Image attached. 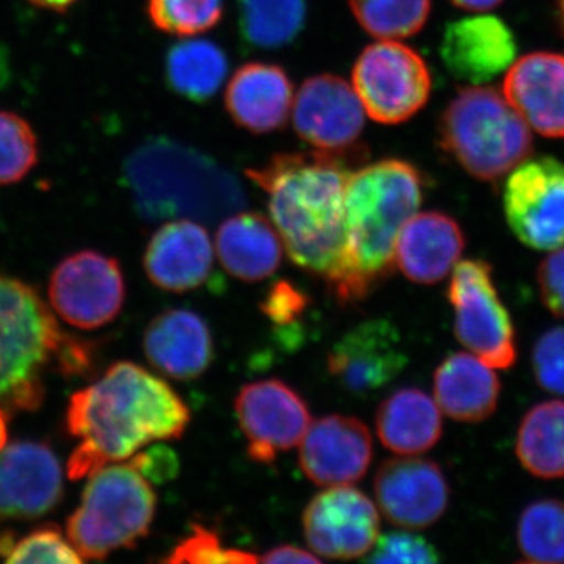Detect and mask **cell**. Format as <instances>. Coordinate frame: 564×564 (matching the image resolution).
Wrapping results in <instances>:
<instances>
[{
  "instance_id": "cell-1",
  "label": "cell",
  "mask_w": 564,
  "mask_h": 564,
  "mask_svg": "<svg viewBox=\"0 0 564 564\" xmlns=\"http://www.w3.org/2000/svg\"><path fill=\"white\" fill-rule=\"evenodd\" d=\"M364 144L350 150L282 152L247 176L269 196L270 217L292 262L317 274L336 293L345 274V188L366 162Z\"/></svg>"
},
{
  "instance_id": "cell-2",
  "label": "cell",
  "mask_w": 564,
  "mask_h": 564,
  "mask_svg": "<svg viewBox=\"0 0 564 564\" xmlns=\"http://www.w3.org/2000/svg\"><path fill=\"white\" fill-rule=\"evenodd\" d=\"M188 423L191 410L165 380L133 362L113 364L70 397L66 429L80 443L69 456L68 477H90L144 445L180 440Z\"/></svg>"
},
{
  "instance_id": "cell-3",
  "label": "cell",
  "mask_w": 564,
  "mask_h": 564,
  "mask_svg": "<svg viewBox=\"0 0 564 564\" xmlns=\"http://www.w3.org/2000/svg\"><path fill=\"white\" fill-rule=\"evenodd\" d=\"M423 198L422 173L410 162L384 159L352 170L345 188V274L334 296L362 302L395 272L403 226Z\"/></svg>"
},
{
  "instance_id": "cell-4",
  "label": "cell",
  "mask_w": 564,
  "mask_h": 564,
  "mask_svg": "<svg viewBox=\"0 0 564 564\" xmlns=\"http://www.w3.org/2000/svg\"><path fill=\"white\" fill-rule=\"evenodd\" d=\"M133 203L147 220L214 223L243 209L242 184L210 155L181 141L155 137L124 163Z\"/></svg>"
},
{
  "instance_id": "cell-5",
  "label": "cell",
  "mask_w": 564,
  "mask_h": 564,
  "mask_svg": "<svg viewBox=\"0 0 564 564\" xmlns=\"http://www.w3.org/2000/svg\"><path fill=\"white\" fill-rule=\"evenodd\" d=\"M88 348L58 326L31 285L0 274V406L7 413L35 411L44 399L43 373L52 359L62 372L88 366Z\"/></svg>"
},
{
  "instance_id": "cell-6",
  "label": "cell",
  "mask_w": 564,
  "mask_h": 564,
  "mask_svg": "<svg viewBox=\"0 0 564 564\" xmlns=\"http://www.w3.org/2000/svg\"><path fill=\"white\" fill-rule=\"evenodd\" d=\"M441 147L478 181L497 182L527 161L532 132L502 93L463 88L448 102L440 122Z\"/></svg>"
},
{
  "instance_id": "cell-7",
  "label": "cell",
  "mask_w": 564,
  "mask_h": 564,
  "mask_svg": "<svg viewBox=\"0 0 564 564\" xmlns=\"http://www.w3.org/2000/svg\"><path fill=\"white\" fill-rule=\"evenodd\" d=\"M158 496L144 475L129 464H107L90 475L66 538L84 560H104L135 547L150 534Z\"/></svg>"
},
{
  "instance_id": "cell-8",
  "label": "cell",
  "mask_w": 564,
  "mask_h": 564,
  "mask_svg": "<svg viewBox=\"0 0 564 564\" xmlns=\"http://www.w3.org/2000/svg\"><path fill=\"white\" fill-rule=\"evenodd\" d=\"M351 80L366 113L381 124L410 120L432 95L429 65L399 40L367 46L352 66Z\"/></svg>"
},
{
  "instance_id": "cell-9",
  "label": "cell",
  "mask_w": 564,
  "mask_h": 564,
  "mask_svg": "<svg viewBox=\"0 0 564 564\" xmlns=\"http://www.w3.org/2000/svg\"><path fill=\"white\" fill-rule=\"evenodd\" d=\"M447 296L458 343L494 369H510L518 358L514 326L494 284L491 263H456Z\"/></svg>"
},
{
  "instance_id": "cell-10",
  "label": "cell",
  "mask_w": 564,
  "mask_h": 564,
  "mask_svg": "<svg viewBox=\"0 0 564 564\" xmlns=\"http://www.w3.org/2000/svg\"><path fill=\"white\" fill-rule=\"evenodd\" d=\"M503 210L516 239L536 251L564 247V163L524 161L507 177Z\"/></svg>"
},
{
  "instance_id": "cell-11",
  "label": "cell",
  "mask_w": 564,
  "mask_h": 564,
  "mask_svg": "<svg viewBox=\"0 0 564 564\" xmlns=\"http://www.w3.org/2000/svg\"><path fill=\"white\" fill-rule=\"evenodd\" d=\"M52 310L79 329L113 322L126 300L124 276L117 259L85 250L63 259L50 282Z\"/></svg>"
},
{
  "instance_id": "cell-12",
  "label": "cell",
  "mask_w": 564,
  "mask_h": 564,
  "mask_svg": "<svg viewBox=\"0 0 564 564\" xmlns=\"http://www.w3.org/2000/svg\"><path fill=\"white\" fill-rule=\"evenodd\" d=\"M234 408L248 456L259 464H272L280 454L302 443L311 425L306 402L281 380L245 384Z\"/></svg>"
},
{
  "instance_id": "cell-13",
  "label": "cell",
  "mask_w": 564,
  "mask_h": 564,
  "mask_svg": "<svg viewBox=\"0 0 564 564\" xmlns=\"http://www.w3.org/2000/svg\"><path fill=\"white\" fill-rule=\"evenodd\" d=\"M303 530L315 555L352 560L372 551L380 533V514L372 500L351 486L318 492L303 513Z\"/></svg>"
},
{
  "instance_id": "cell-14",
  "label": "cell",
  "mask_w": 564,
  "mask_h": 564,
  "mask_svg": "<svg viewBox=\"0 0 564 564\" xmlns=\"http://www.w3.org/2000/svg\"><path fill=\"white\" fill-rule=\"evenodd\" d=\"M293 129L314 150L344 151L356 147L366 126V110L355 88L343 77H311L293 96Z\"/></svg>"
},
{
  "instance_id": "cell-15",
  "label": "cell",
  "mask_w": 564,
  "mask_h": 564,
  "mask_svg": "<svg viewBox=\"0 0 564 564\" xmlns=\"http://www.w3.org/2000/svg\"><path fill=\"white\" fill-rule=\"evenodd\" d=\"M373 486L381 513L400 529H429L447 511V478L430 459H386Z\"/></svg>"
},
{
  "instance_id": "cell-16",
  "label": "cell",
  "mask_w": 564,
  "mask_h": 564,
  "mask_svg": "<svg viewBox=\"0 0 564 564\" xmlns=\"http://www.w3.org/2000/svg\"><path fill=\"white\" fill-rule=\"evenodd\" d=\"M328 372L345 391L369 395L391 384L408 364L402 336L388 321L359 323L329 351Z\"/></svg>"
},
{
  "instance_id": "cell-17",
  "label": "cell",
  "mask_w": 564,
  "mask_h": 564,
  "mask_svg": "<svg viewBox=\"0 0 564 564\" xmlns=\"http://www.w3.org/2000/svg\"><path fill=\"white\" fill-rule=\"evenodd\" d=\"M63 496V470L50 445L18 441L0 451V521L36 519Z\"/></svg>"
},
{
  "instance_id": "cell-18",
  "label": "cell",
  "mask_w": 564,
  "mask_h": 564,
  "mask_svg": "<svg viewBox=\"0 0 564 564\" xmlns=\"http://www.w3.org/2000/svg\"><path fill=\"white\" fill-rule=\"evenodd\" d=\"M372 456V434L366 423L333 414L307 429L300 447V466L315 485H351L367 474Z\"/></svg>"
},
{
  "instance_id": "cell-19",
  "label": "cell",
  "mask_w": 564,
  "mask_h": 564,
  "mask_svg": "<svg viewBox=\"0 0 564 564\" xmlns=\"http://www.w3.org/2000/svg\"><path fill=\"white\" fill-rule=\"evenodd\" d=\"M440 54L455 79L481 85L513 65L518 44L500 18L480 14L447 24Z\"/></svg>"
},
{
  "instance_id": "cell-20",
  "label": "cell",
  "mask_w": 564,
  "mask_h": 564,
  "mask_svg": "<svg viewBox=\"0 0 564 564\" xmlns=\"http://www.w3.org/2000/svg\"><path fill=\"white\" fill-rule=\"evenodd\" d=\"M503 96L530 129L545 139H564V54L533 52L514 62Z\"/></svg>"
},
{
  "instance_id": "cell-21",
  "label": "cell",
  "mask_w": 564,
  "mask_h": 564,
  "mask_svg": "<svg viewBox=\"0 0 564 564\" xmlns=\"http://www.w3.org/2000/svg\"><path fill=\"white\" fill-rule=\"evenodd\" d=\"M155 288L185 293L202 288L214 267V247L202 223L180 218L163 225L151 237L143 258Z\"/></svg>"
},
{
  "instance_id": "cell-22",
  "label": "cell",
  "mask_w": 564,
  "mask_h": 564,
  "mask_svg": "<svg viewBox=\"0 0 564 564\" xmlns=\"http://www.w3.org/2000/svg\"><path fill=\"white\" fill-rule=\"evenodd\" d=\"M143 350L151 366L166 377L196 380L214 361V337L202 315L191 310H169L148 325Z\"/></svg>"
},
{
  "instance_id": "cell-23",
  "label": "cell",
  "mask_w": 564,
  "mask_h": 564,
  "mask_svg": "<svg viewBox=\"0 0 564 564\" xmlns=\"http://www.w3.org/2000/svg\"><path fill=\"white\" fill-rule=\"evenodd\" d=\"M464 247L462 226L454 218L443 212H423L403 226L395 265L415 284H436L455 269Z\"/></svg>"
},
{
  "instance_id": "cell-24",
  "label": "cell",
  "mask_w": 564,
  "mask_h": 564,
  "mask_svg": "<svg viewBox=\"0 0 564 564\" xmlns=\"http://www.w3.org/2000/svg\"><path fill=\"white\" fill-rule=\"evenodd\" d=\"M225 104L240 128L254 133L278 131L291 115L293 85L280 66L247 63L229 80Z\"/></svg>"
},
{
  "instance_id": "cell-25",
  "label": "cell",
  "mask_w": 564,
  "mask_h": 564,
  "mask_svg": "<svg viewBox=\"0 0 564 564\" xmlns=\"http://www.w3.org/2000/svg\"><path fill=\"white\" fill-rule=\"evenodd\" d=\"M496 369L473 352L447 356L434 372V402L441 413L458 422H481L499 404Z\"/></svg>"
},
{
  "instance_id": "cell-26",
  "label": "cell",
  "mask_w": 564,
  "mask_h": 564,
  "mask_svg": "<svg viewBox=\"0 0 564 564\" xmlns=\"http://www.w3.org/2000/svg\"><path fill=\"white\" fill-rule=\"evenodd\" d=\"M217 254L223 269L237 280L256 282L272 276L282 262L280 232L261 214H237L218 228Z\"/></svg>"
},
{
  "instance_id": "cell-27",
  "label": "cell",
  "mask_w": 564,
  "mask_h": 564,
  "mask_svg": "<svg viewBox=\"0 0 564 564\" xmlns=\"http://www.w3.org/2000/svg\"><path fill=\"white\" fill-rule=\"evenodd\" d=\"M378 437L393 454L421 455L440 443L443 414L429 393L419 388H403L386 397L378 406Z\"/></svg>"
},
{
  "instance_id": "cell-28",
  "label": "cell",
  "mask_w": 564,
  "mask_h": 564,
  "mask_svg": "<svg viewBox=\"0 0 564 564\" xmlns=\"http://www.w3.org/2000/svg\"><path fill=\"white\" fill-rule=\"evenodd\" d=\"M516 455L534 477L564 478V402L536 404L524 415L518 430Z\"/></svg>"
},
{
  "instance_id": "cell-29",
  "label": "cell",
  "mask_w": 564,
  "mask_h": 564,
  "mask_svg": "<svg viewBox=\"0 0 564 564\" xmlns=\"http://www.w3.org/2000/svg\"><path fill=\"white\" fill-rule=\"evenodd\" d=\"M166 80L177 95L195 102L209 101L228 77L229 63L209 40H184L166 54Z\"/></svg>"
},
{
  "instance_id": "cell-30",
  "label": "cell",
  "mask_w": 564,
  "mask_h": 564,
  "mask_svg": "<svg viewBox=\"0 0 564 564\" xmlns=\"http://www.w3.org/2000/svg\"><path fill=\"white\" fill-rule=\"evenodd\" d=\"M243 39L261 50L292 43L306 22V0H237Z\"/></svg>"
},
{
  "instance_id": "cell-31",
  "label": "cell",
  "mask_w": 564,
  "mask_h": 564,
  "mask_svg": "<svg viewBox=\"0 0 564 564\" xmlns=\"http://www.w3.org/2000/svg\"><path fill=\"white\" fill-rule=\"evenodd\" d=\"M518 545L527 563H564V503L538 500L529 505L519 518Z\"/></svg>"
},
{
  "instance_id": "cell-32",
  "label": "cell",
  "mask_w": 564,
  "mask_h": 564,
  "mask_svg": "<svg viewBox=\"0 0 564 564\" xmlns=\"http://www.w3.org/2000/svg\"><path fill=\"white\" fill-rule=\"evenodd\" d=\"M356 21L378 40H403L421 32L432 0H348Z\"/></svg>"
},
{
  "instance_id": "cell-33",
  "label": "cell",
  "mask_w": 564,
  "mask_h": 564,
  "mask_svg": "<svg viewBox=\"0 0 564 564\" xmlns=\"http://www.w3.org/2000/svg\"><path fill=\"white\" fill-rule=\"evenodd\" d=\"M0 558L6 563H76L84 562L61 527L43 525L33 532L18 536L17 533H0Z\"/></svg>"
},
{
  "instance_id": "cell-34",
  "label": "cell",
  "mask_w": 564,
  "mask_h": 564,
  "mask_svg": "<svg viewBox=\"0 0 564 564\" xmlns=\"http://www.w3.org/2000/svg\"><path fill=\"white\" fill-rule=\"evenodd\" d=\"M152 24L169 35H202L220 22L223 0H148Z\"/></svg>"
},
{
  "instance_id": "cell-35",
  "label": "cell",
  "mask_w": 564,
  "mask_h": 564,
  "mask_svg": "<svg viewBox=\"0 0 564 564\" xmlns=\"http://www.w3.org/2000/svg\"><path fill=\"white\" fill-rule=\"evenodd\" d=\"M39 161V139L20 115L0 110V185L17 184Z\"/></svg>"
},
{
  "instance_id": "cell-36",
  "label": "cell",
  "mask_w": 564,
  "mask_h": 564,
  "mask_svg": "<svg viewBox=\"0 0 564 564\" xmlns=\"http://www.w3.org/2000/svg\"><path fill=\"white\" fill-rule=\"evenodd\" d=\"M163 563H258L259 555L223 545L220 534L206 525L196 524L192 532L176 544Z\"/></svg>"
},
{
  "instance_id": "cell-37",
  "label": "cell",
  "mask_w": 564,
  "mask_h": 564,
  "mask_svg": "<svg viewBox=\"0 0 564 564\" xmlns=\"http://www.w3.org/2000/svg\"><path fill=\"white\" fill-rule=\"evenodd\" d=\"M441 556L436 547L419 534L392 532L378 536L377 543L366 562L369 563H410L434 564Z\"/></svg>"
},
{
  "instance_id": "cell-38",
  "label": "cell",
  "mask_w": 564,
  "mask_h": 564,
  "mask_svg": "<svg viewBox=\"0 0 564 564\" xmlns=\"http://www.w3.org/2000/svg\"><path fill=\"white\" fill-rule=\"evenodd\" d=\"M533 373L544 391L564 395V328L549 329L534 344Z\"/></svg>"
},
{
  "instance_id": "cell-39",
  "label": "cell",
  "mask_w": 564,
  "mask_h": 564,
  "mask_svg": "<svg viewBox=\"0 0 564 564\" xmlns=\"http://www.w3.org/2000/svg\"><path fill=\"white\" fill-rule=\"evenodd\" d=\"M310 299L289 281H278L267 293L262 313L278 326H289L299 321L306 310Z\"/></svg>"
},
{
  "instance_id": "cell-40",
  "label": "cell",
  "mask_w": 564,
  "mask_h": 564,
  "mask_svg": "<svg viewBox=\"0 0 564 564\" xmlns=\"http://www.w3.org/2000/svg\"><path fill=\"white\" fill-rule=\"evenodd\" d=\"M538 285L545 307L556 317L564 318V247L541 262Z\"/></svg>"
},
{
  "instance_id": "cell-41",
  "label": "cell",
  "mask_w": 564,
  "mask_h": 564,
  "mask_svg": "<svg viewBox=\"0 0 564 564\" xmlns=\"http://www.w3.org/2000/svg\"><path fill=\"white\" fill-rule=\"evenodd\" d=\"M144 477L155 481H166L176 475L177 458L169 448H155L154 452L133 456L131 462Z\"/></svg>"
},
{
  "instance_id": "cell-42",
  "label": "cell",
  "mask_w": 564,
  "mask_h": 564,
  "mask_svg": "<svg viewBox=\"0 0 564 564\" xmlns=\"http://www.w3.org/2000/svg\"><path fill=\"white\" fill-rule=\"evenodd\" d=\"M259 562L263 563H321L322 560L311 552L295 547V545H278L272 551L259 556Z\"/></svg>"
},
{
  "instance_id": "cell-43",
  "label": "cell",
  "mask_w": 564,
  "mask_h": 564,
  "mask_svg": "<svg viewBox=\"0 0 564 564\" xmlns=\"http://www.w3.org/2000/svg\"><path fill=\"white\" fill-rule=\"evenodd\" d=\"M451 2L467 11H488L496 9L503 0H451Z\"/></svg>"
},
{
  "instance_id": "cell-44",
  "label": "cell",
  "mask_w": 564,
  "mask_h": 564,
  "mask_svg": "<svg viewBox=\"0 0 564 564\" xmlns=\"http://www.w3.org/2000/svg\"><path fill=\"white\" fill-rule=\"evenodd\" d=\"M29 2L33 3L35 7H40V9L62 13V11H66L69 7H73L77 0H29Z\"/></svg>"
},
{
  "instance_id": "cell-45",
  "label": "cell",
  "mask_w": 564,
  "mask_h": 564,
  "mask_svg": "<svg viewBox=\"0 0 564 564\" xmlns=\"http://www.w3.org/2000/svg\"><path fill=\"white\" fill-rule=\"evenodd\" d=\"M9 440V433H7V414L6 411L0 408V451L7 445Z\"/></svg>"
},
{
  "instance_id": "cell-46",
  "label": "cell",
  "mask_w": 564,
  "mask_h": 564,
  "mask_svg": "<svg viewBox=\"0 0 564 564\" xmlns=\"http://www.w3.org/2000/svg\"><path fill=\"white\" fill-rule=\"evenodd\" d=\"M556 7H558L560 20L564 29V0H556Z\"/></svg>"
}]
</instances>
